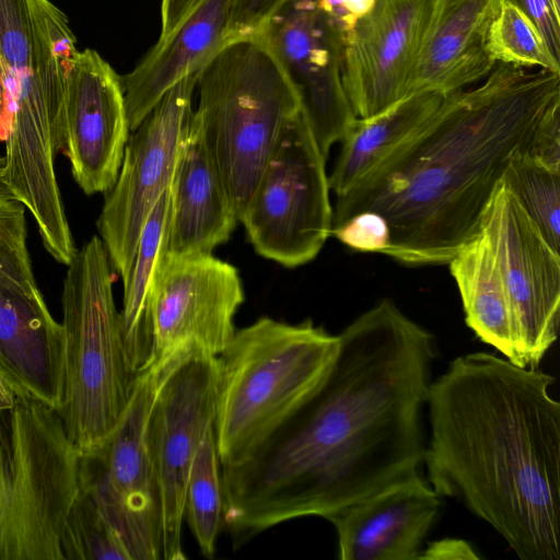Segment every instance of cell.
I'll list each match as a JSON object with an SVG mask.
<instances>
[{"label": "cell", "mask_w": 560, "mask_h": 560, "mask_svg": "<svg viewBox=\"0 0 560 560\" xmlns=\"http://www.w3.org/2000/svg\"><path fill=\"white\" fill-rule=\"evenodd\" d=\"M338 337L305 402L247 459L221 467L223 526L235 545L421 475L434 337L389 299Z\"/></svg>", "instance_id": "obj_1"}, {"label": "cell", "mask_w": 560, "mask_h": 560, "mask_svg": "<svg viewBox=\"0 0 560 560\" xmlns=\"http://www.w3.org/2000/svg\"><path fill=\"white\" fill-rule=\"evenodd\" d=\"M560 103V73L495 63L478 88L440 107L337 197L332 228L362 211L389 226L383 254L408 266L447 264L479 231L483 211L515 155Z\"/></svg>", "instance_id": "obj_2"}, {"label": "cell", "mask_w": 560, "mask_h": 560, "mask_svg": "<svg viewBox=\"0 0 560 560\" xmlns=\"http://www.w3.org/2000/svg\"><path fill=\"white\" fill-rule=\"evenodd\" d=\"M552 375L488 352L432 380L423 465L522 560L560 559V404Z\"/></svg>", "instance_id": "obj_3"}, {"label": "cell", "mask_w": 560, "mask_h": 560, "mask_svg": "<svg viewBox=\"0 0 560 560\" xmlns=\"http://www.w3.org/2000/svg\"><path fill=\"white\" fill-rule=\"evenodd\" d=\"M75 43L67 15L49 0H0L4 176L46 242L70 232L55 163Z\"/></svg>", "instance_id": "obj_4"}, {"label": "cell", "mask_w": 560, "mask_h": 560, "mask_svg": "<svg viewBox=\"0 0 560 560\" xmlns=\"http://www.w3.org/2000/svg\"><path fill=\"white\" fill-rule=\"evenodd\" d=\"M339 337L311 319L260 317L236 329L219 358L214 432L221 467L247 459L314 393Z\"/></svg>", "instance_id": "obj_5"}, {"label": "cell", "mask_w": 560, "mask_h": 560, "mask_svg": "<svg viewBox=\"0 0 560 560\" xmlns=\"http://www.w3.org/2000/svg\"><path fill=\"white\" fill-rule=\"evenodd\" d=\"M194 110L208 153L240 219L298 95L260 34L228 40L198 72Z\"/></svg>", "instance_id": "obj_6"}, {"label": "cell", "mask_w": 560, "mask_h": 560, "mask_svg": "<svg viewBox=\"0 0 560 560\" xmlns=\"http://www.w3.org/2000/svg\"><path fill=\"white\" fill-rule=\"evenodd\" d=\"M113 284L105 246L93 235L67 266L61 292L65 375L58 412L81 453L112 433L138 377L125 347Z\"/></svg>", "instance_id": "obj_7"}, {"label": "cell", "mask_w": 560, "mask_h": 560, "mask_svg": "<svg viewBox=\"0 0 560 560\" xmlns=\"http://www.w3.org/2000/svg\"><path fill=\"white\" fill-rule=\"evenodd\" d=\"M11 485L0 560H63L61 533L80 491L81 452L57 409L14 395Z\"/></svg>", "instance_id": "obj_8"}, {"label": "cell", "mask_w": 560, "mask_h": 560, "mask_svg": "<svg viewBox=\"0 0 560 560\" xmlns=\"http://www.w3.org/2000/svg\"><path fill=\"white\" fill-rule=\"evenodd\" d=\"M195 347L183 346L147 364L115 429L80 456V488L95 501L130 560L162 559V501L148 444V420L163 378Z\"/></svg>", "instance_id": "obj_9"}, {"label": "cell", "mask_w": 560, "mask_h": 560, "mask_svg": "<svg viewBox=\"0 0 560 560\" xmlns=\"http://www.w3.org/2000/svg\"><path fill=\"white\" fill-rule=\"evenodd\" d=\"M326 159L301 113L284 127L240 219L262 257L294 268L313 260L331 235Z\"/></svg>", "instance_id": "obj_10"}, {"label": "cell", "mask_w": 560, "mask_h": 560, "mask_svg": "<svg viewBox=\"0 0 560 560\" xmlns=\"http://www.w3.org/2000/svg\"><path fill=\"white\" fill-rule=\"evenodd\" d=\"M219 358L196 347L163 378L148 420V444L163 512V560L186 558L185 489L197 448L214 423Z\"/></svg>", "instance_id": "obj_11"}, {"label": "cell", "mask_w": 560, "mask_h": 560, "mask_svg": "<svg viewBox=\"0 0 560 560\" xmlns=\"http://www.w3.org/2000/svg\"><path fill=\"white\" fill-rule=\"evenodd\" d=\"M197 74L172 88L129 135L116 183L105 194L96 226L112 268L122 282L129 275L141 229L171 185Z\"/></svg>", "instance_id": "obj_12"}, {"label": "cell", "mask_w": 560, "mask_h": 560, "mask_svg": "<svg viewBox=\"0 0 560 560\" xmlns=\"http://www.w3.org/2000/svg\"><path fill=\"white\" fill-rule=\"evenodd\" d=\"M479 228L504 281L525 366L538 368L558 337L560 254L502 179Z\"/></svg>", "instance_id": "obj_13"}, {"label": "cell", "mask_w": 560, "mask_h": 560, "mask_svg": "<svg viewBox=\"0 0 560 560\" xmlns=\"http://www.w3.org/2000/svg\"><path fill=\"white\" fill-rule=\"evenodd\" d=\"M244 300L233 265L212 254L163 253L147 300L150 362L189 343L220 355L236 331L234 317Z\"/></svg>", "instance_id": "obj_14"}, {"label": "cell", "mask_w": 560, "mask_h": 560, "mask_svg": "<svg viewBox=\"0 0 560 560\" xmlns=\"http://www.w3.org/2000/svg\"><path fill=\"white\" fill-rule=\"evenodd\" d=\"M291 82L322 155L355 115L342 84V36L317 0H287L258 33Z\"/></svg>", "instance_id": "obj_15"}, {"label": "cell", "mask_w": 560, "mask_h": 560, "mask_svg": "<svg viewBox=\"0 0 560 560\" xmlns=\"http://www.w3.org/2000/svg\"><path fill=\"white\" fill-rule=\"evenodd\" d=\"M436 0H376L343 39L342 84L359 118L374 116L407 95Z\"/></svg>", "instance_id": "obj_16"}, {"label": "cell", "mask_w": 560, "mask_h": 560, "mask_svg": "<svg viewBox=\"0 0 560 560\" xmlns=\"http://www.w3.org/2000/svg\"><path fill=\"white\" fill-rule=\"evenodd\" d=\"M129 132L120 75L97 51L78 50L68 74L62 153L85 195L113 188Z\"/></svg>", "instance_id": "obj_17"}, {"label": "cell", "mask_w": 560, "mask_h": 560, "mask_svg": "<svg viewBox=\"0 0 560 560\" xmlns=\"http://www.w3.org/2000/svg\"><path fill=\"white\" fill-rule=\"evenodd\" d=\"M440 509L441 497L417 475L325 518L336 529L340 560H415Z\"/></svg>", "instance_id": "obj_18"}, {"label": "cell", "mask_w": 560, "mask_h": 560, "mask_svg": "<svg viewBox=\"0 0 560 560\" xmlns=\"http://www.w3.org/2000/svg\"><path fill=\"white\" fill-rule=\"evenodd\" d=\"M65 335L42 292L0 275V380L14 395L59 409L63 392Z\"/></svg>", "instance_id": "obj_19"}, {"label": "cell", "mask_w": 560, "mask_h": 560, "mask_svg": "<svg viewBox=\"0 0 560 560\" xmlns=\"http://www.w3.org/2000/svg\"><path fill=\"white\" fill-rule=\"evenodd\" d=\"M170 191L165 254H211L230 238L238 220L192 109L180 135Z\"/></svg>", "instance_id": "obj_20"}, {"label": "cell", "mask_w": 560, "mask_h": 560, "mask_svg": "<svg viewBox=\"0 0 560 560\" xmlns=\"http://www.w3.org/2000/svg\"><path fill=\"white\" fill-rule=\"evenodd\" d=\"M499 7L500 0H436L407 95H447L487 77L495 66L488 34Z\"/></svg>", "instance_id": "obj_21"}, {"label": "cell", "mask_w": 560, "mask_h": 560, "mask_svg": "<svg viewBox=\"0 0 560 560\" xmlns=\"http://www.w3.org/2000/svg\"><path fill=\"white\" fill-rule=\"evenodd\" d=\"M229 0H201L127 74L120 75L130 131L185 78L197 74L228 42Z\"/></svg>", "instance_id": "obj_22"}, {"label": "cell", "mask_w": 560, "mask_h": 560, "mask_svg": "<svg viewBox=\"0 0 560 560\" xmlns=\"http://www.w3.org/2000/svg\"><path fill=\"white\" fill-rule=\"evenodd\" d=\"M447 264L460 294L467 326L503 358L525 366L504 281L480 228Z\"/></svg>", "instance_id": "obj_23"}, {"label": "cell", "mask_w": 560, "mask_h": 560, "mask_svg": "<svg viewBox=\"0 0 560 560\" xmlns=\"http://www.w3.org/2000/svg\"><path fill=\"white\" fill-rule=\"evenodd\" d=\"M445 96L438 92H417L374 116L355 117L341 140L339 156L328 177L329 188L337 197L348 191L422 125L440 107Z\"/></svg>", "instance_id": "obj_24"}, {"label": "cell", "mask_w": 560, "mask_h": 560, "mask_svg": "<svg viewBox=\"0 0 560 560\" xmlns=\"http://www.w3.org/2000/svg\"><path fill=\"white\" fill-rule=\"evenodd\" d=\"M170 211L168 187L155 202L141 229L129 275L122 282L121 331L129 360L138 373L150 362L152 353L147 300L155 267L164 253Z\"/></svg>", "instance_id": "obj_25"}, {"label": "cell", "mask_w": 560, "mask_h": 560, "mask_svg": "<svg viewBox=\"0 0 560 560\" xmlns=\"http://www.w3.org/2000/svg\"><path fill=\"white\" fill-rule=\"evenodd\" d=\"M223 490L214 424L206 431L192 459L184 501L187 522L201 553L212 557L223 526Z\"/></svg>", "instance_id": "obj_26"}, {"label": "cell", "mask_w": 560, "mask_h": 560, "mask_svg": "<svg viewBox=\"0 0 560 560\" xmlns=\"http://www.w3.org/2000/svg\"><path fill=\"white\" fill-rule=\"evenodd\" d=\"M502 180L535 222L547 242L560 249V172L520 153L508 164Z\"/></svg>", "instance_id": "obj_27"}, {"label": "cell", "mask_w": 560, "mask_h": 560, "mask_svg": "<svg viewBox=\"0 0 560 560\" xmlns=\"http://www.w3.org/2000/svg\"><path fill=\"white\" fill-rule=\"evenodd\" d=\"M60 547L63 560H130L115 529L81 488L67 515Z\"/></svg>", "instance_id": "obj_28"}, {"label": "cell", "mask_w": 560, "mask_h": 560, "mask_svg": "<svg viewBox=\"0 0 560 560\" xmlns=\"http://www.w3.org/2000/svg\"><path fill=\"white\" fill-rule=\"evenodd\" d=\"M488 50L495 63L560 73V61L550 54L537 28L508 2L500 1L489 28Z\"/></svg>", "instance_id": "obj_29"}, {"label": "cell", "mask_w": 560, "mask_h": 560, "mask_svg": "<svg viewBox=\"0 0 560 560\" xmlns=\"http://www.w3.org/2000/svg\"><path fill=\"white\" fill-rule=\"evenodd\" d=\"M26 211L5 179L0 154V275L36 293L40 291L27 247Z\"/></svg>", "instance_id": "obj_30"}, {"label": "cell", "mask_w": 560, "mask_h": 560, "mask_svg": "<svg viewBox=\"0 0 560 560\" xmlns=\"http://www.w3.org/2000/svg\"><path fill=\"white\" fill-rule=\"evenodd\" d=\"M331 235L351 249L381 253L389 244V226L377 212H359L331 229Z\"/></svg>", "instance_id": "obj_31"}, {"label": "cell", "mask_w": 560, "mask_h": 560, "mask_svg": "<svg viewBox=\"0 0 560 560\" xmlns=\"http://www.w3.org/2000/svg\"><path fill=\"white\" fill-rule=\"evenodd\" d=\"M287 0H229L228 40L260 33Z\"/></svg>", "instance_id": "obj_32"}, {"label": "cell", "mask_w": 560, "mask_h": 560, "mask_svg": "<svg viewBox=\"0 0 560 560\" xmlns=\"http://www.w3.org/2000/svg\"><path fill=\"white\" fill-rule=\"evenodd\" d=\"M517 8L537 28L553 58L560 61V7L555 0H500Z\"/></svg>", "instance_id": "obj_33"}, {"label": "cell", "mask_w": 560, "mask_h": 560, "mask_svg": "<svg viewBox=\"0 0 560 560\" xmlns=\"http://www.w3.org/2000/svg\"><path fill=\"white\" fill-rule=\"evenodd\" d=\"M526 154L560 172V103L553 105L538 124Z\"/></svg>", "instance_id": "obj_34"}, {"label": "cell", "mask_w": 560, "mask_h": 560, "mask_svg": "<svg viewBox=\"0 0 560 560\" xmlns=\"http://www.w3.org/2000/svg\"><path fill=\"white\" fill-rule=\"evenodd\" d=\"M14 394L0 380V546L4 532L11 485L9 410Z\"/></svg>", "instance_id": "obj_35"}, {"label": "cell", "mask_w": 560, "mask_h": 560, "mask_svg": "<svg viewBox=\"0 0 560 560\" xmlns=\"http://www.w3.org/2000/svg\"><path fill=\"white\" fill-rule=\"evenodd\" d=\"M336 28L345 37L374 8L376 0H317Z\"/></svg>", "instance_id": "obj_36"}, {"label": "cell", "mask_w": 560, "mask_h": 560, "mask_svg": "<svg viewBox=\"0 0 560 560\" xmlns=\"http://www.w3.org/2000/svg\"><path fill=\"white\" fill-rule=\"evenodd\" d=\"M419 559L464 560L479 559L472 546L459 538H442L422 547Z\"/></svg>", "instance_id": "obj_37"}, {"label": "cell", "mask_w": 560, "mask_h": 560, "mask_svg": "<svg viewBox=\"0 0 560 560\" xmlns=\"http://www.w3.org/2000/svg\"><path fill=\"white\" fill-rule=\"evenodd\" d=\"M201 0H161V32L159 39L168 36Z\"/></svg>", "instance_id": "obj_38"}, {"label": "cell", "mask_w": 560, "mask_h": 560, "mask_svg": "<svg viewBox=\"0 0 560 560\" xmlns=\"http://www.w3.org/2000/svg\"><path fill=\"white\" fill-rule=\"evenodd\" d=\"M556 4L560 7V0H555Z\"/></svg>", "instance_id": "obj_39"}]
</instances>
